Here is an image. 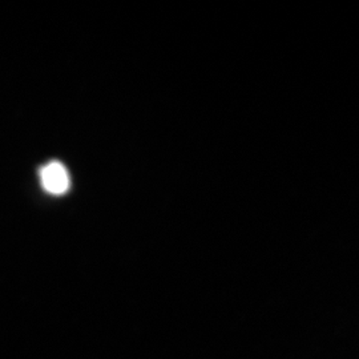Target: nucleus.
Segmentation results:
<instances>
[{
    "label": "nucleus",
    "mask_w": 359,
    "mask_h": 359,
    "mask_svg": "<svg viewBox=\"0 0 359 359\" xmlns=\"http://www.w3.org/2000/svg\"><path fill=\"white\" fill-rule=\"evenodd\" d=\"M43 189L53 196H62L69 191L71 179L67 168L59 161H51L39 170Z\"/></svg>",
    "instance_id": "1"
}]
</instances>
